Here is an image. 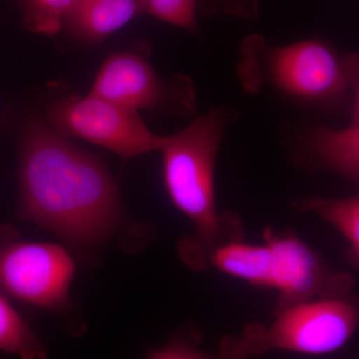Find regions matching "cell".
I'll return each instance as SVG.
<instances>
[{
    "label": "cell",
    "instance_id": "cell-1",
    "mask_svg": "<svg viewBox=\"0 0 359 359\" xmlns=\"http://www.w3.org/2000/svg\"><path fill=\"white\" fill-rule=\"evenodd\" d=\"M20 218L76 247H94L122 223L114 180L103 161L43 122H30L20 141Z\"/></svg>",
    "mask_w": 359,
    "mask_h": 359
},
{
    "label": "cell",
    "instance_id": "cell-2",
    "mask_svg": "<svg viewBox=\"0 0 359 359\" xmlns=\"http://www.w3.org/2000/svg\"><path fill=\"white\" fill-rule=\"evenodd\" d=\"M238 112L219 107L197 116L186 128L162 136L163 178L170 199L193 226V233L179 241L182 261L195 271L211 268V259L219 248L244 240L240 217L218 212L215 170L229 127Z\"/></svg>",
    "mask_w": 359,
    "mask_h": 359
},
{
    "label": "cell",
    "instance_id": "cell-3",
    "mask_svg": "<svg viewBox=\"0 0 359 359\" xmlns=\"http://www.w3.org/2000/svg\"><path fill=\"white\" fill-rule=\"evenodd\" d=\"M236 75L247 93L273 94L323 114H351L359 102V57L321 37L278 45L248 35L238 48Z\"/></svg>",
    "mask_w": 359,
    "mask_h": 359
},
{
    "label": "cell",
    "instance_id": "cell-4",
    "mask_svg": "<svg viewBox=\"0 0 359 359\" xmlns=\"http://www.w3.org/2000/svg\"><path fill=\"white\" fill-rule=\"evenodd\" d=\"M264 245L242 243L231 257L233 278L252 287L278 290L276 311L316 299L347 297L353 278L332 271L292 233L264 231Z\"/></svg>",
    "mask_w": 359,
    "mask_h": 359
},
{
    "label": "cell",
    "instance_id": "cell-5",
    "mask_svg": "<svg viewBox=\"0 0 359 359\" xmlns=\"http://www.w3.org/2000/svg\"><path fill=\"white\" fill-rule=\"evenodd\" d=\"M358 325V306L347 295L313 299L276 311L273 323H250L235 339L248 358L273 351L320 355L346 346Z\"/></svg>",
    "mask_w": 359,
    "mask_h": 359
},
{
    "label": "cell",
    "instance_id": "cell-6",
    "mask_svg": "<svg viewBox=\"0 0 359 359\" xmlns=\"http://www.w3.org/2000/svg\"><path fill=\"white\" fill-rule=\"evenodd\" d=\"M75 264L67 250L20 240L13 226H0V294L39 308L69 306Z\"/></svg>",
    "mask_w": 359,
    "mask_h": 359
},
{
    "label": "cell",
    "instance_id": "cell-7",
    "mask_svg": "<svg viewBox=\"0 0 359 359\" xmlns=\"http://www.w3.org/2000/svg\"><path fill=\"white\" fill-rule=\"evenodd\" d=\"M89 94L129 109L193 116L197 92L192 80L182 74L161 77L147 52H116L104 61Z\"/></svg>",
    "mask_w": 359,
    "mask_h": 359
},
{
    "label": "cell",
    "instance_id": "cell-8",
    "mask_svg": "<svg viewBox=\"0 0 359 359\" xmlns=\"http://www.w3.org/2000/svg\"><path fill=\"white\" fill-rule=\"evenodd\" d=\"M48 125L61 136L76 137L123 160L158 152L162 136L151 132L138 111L89 94L68 97L48 111Z\"/></svg>",
    "mask_w": 359,
    "mask_h": 359
},
{
    "label": "cell",
    "instance_id": "cell-9",
    "mask_svg": "<svg viewBox=\"0 0 359 359\" xmlns=\"http://www.w3.org/2000/svg\"><path fill=\"white\" fill-rule=\"evenodd\" d=\"M344 128L309 124L290 133L287 150L294 166L311 172H332L353 186L359 181V102Z\"/></svg>",
    "mask_w": 359,
    "mask_h": 359
},
{
    "label": "cell",
    "instance_id": "cell-10",
    "mask_svg": "<svg viewBox=\"0 0 359 359\" xmlns=\"http://www.w3.org/2000/svg\"><path fill=\"white\" fill-rule=\"evenodd\" d=\"M141 14V0H76L63 28L76 39L95 44Z\"/></svg>",
    "mask_w": 359,
    "mask_h": 359
},
{
    "label": "cell",
    "instance_id": "cell-11",
    "mask_svg": "<svg viewBox=\"0 0 359 359\" xmlns=\"http://www.w3.org/2000/svg\"><path fill=\"white\" fill-rule=\"evenodd\" d=\"M292 208L301 212H313L339 231L348 245L347 257L353 268L359 264V197L358 195L340 199L306 198L294 200Z\"/></svg>",
    "mask_w": 359,
    "mask_h": 359
},
{
    "label": "cell",
    "instance_id": "cell-12",
    "mask_svg": "<svg viewBox=\"0 0 359 359\" xmlns=\"http://www.w3.org/2000/svg\"><path fill=\"white\" fill-rule=\"evenodd\" d=\"M0 351L20 359H47L46 349L41 340L1 294Z\"/></svg>",
    "mask_w": 359,
    "mask_h": 359
},
{
    "label": "cell",
    "instance_id": "cell-13",
    "mask_svg": "<svg viewBox=\"0 0 359 359\" xmlns=\"http://www.w3.org/2000/svg\"><path fill=\"white\" fill-rule=\"evenodd\" d=\"M20 7L23 26L30 32L54 35L65 22L76 0H13Z\"/></svg>",
    "mask_w": 359,
    "mask_h": 359
},
{
    "label": "cell",
    "instance_id": "cell-14",
    "mask_svg": "<svg viewBox=\"0 0 359 359\" xmlns=\"http://www.w3.org/2000/svg\"><path fill=\"white\" fill-rule=\"evenodd\" d=\"M147 359H249L236 344L235 337L228 335L222 340L219 353L210 354L198 346L195 337L178 334L161 348L148 354Z\"/></svg>",
    "mask_w": 359,
    "mask_h": 359
},
{
    "label": "cell",
    "instance_id": "cell-15",
    "mask_svg": "<svg viewBox=\"0 0 359 359\" xmlns=\"http://www.w3.org/2000/svg\"><path fill=\"white\" fill-rule=\"evenodd\" d=\"M143 13L192 33H199L198 0H141Z\"/></svg>",
    "mask_w": 359,
    "mask_h": 359
},
{
    "label": "cell",
    "instance_id": "cell-16",
    "mask_svg": "<svg viewBox=\"0 0 359 359\" xmlns=\"http://www.w3.org/2000/svg\"><path fill=\"white\" fill-rule=\"evenodd\" d=\"M198 14L203 18L228 15L245 21L259 15V0H198Z\"/></svg>",
    "mask_w": 359,
    "mask_h": 359
}]
</instances>
